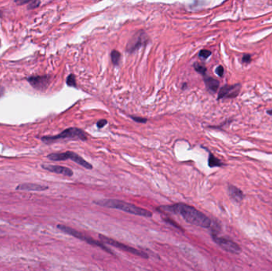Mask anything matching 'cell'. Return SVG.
<instances>
[{"instance_id": "obj_5", "label": "cell", "mask_w": 272, "mask_h": 271, "mask_svg": "<svg viewBox=\"0 0 272 271\" xmlns=\"http://www.w3.org/2000/svg\"><path fill=\"white\" fill-rule=\"evenodd\" d=\"M47 158L51 161H65V160H72L74 162H76L78 165H81L84 168L87 169H93V165L88 163L87 161L81 158L80 155L74 153V152H71V151H67V152H64V153H53L50 154L47 156Z\"/></svg>"}, {"instance_id": "obj_17", "label": "cell", "mask_w": 272, "mask_h": 271, "mask_svg": "<svg viewBox=\"0 0 272 271\" xmlns=\"http://www.w3.org/2000/svg\"><path fill=\"white\" fill-rule=\"evenodd\" d=\"M67 85L69 87H77V82H76V77L73 74H70V75L67 77L66 80Z\"/></svg>"}, {"instance_id": "obj_24", "label": "cell", "mask_w": 272, "mask_h": 271, "mask_svg": "<svg viewBox=\"0 0 272 271\" xmlns=\"http://www.w3.org/2000/svg\"><path fill=\"white\" fill-rule=\"evenodd\" d=\"M131 118H133V120L135 121V122H146L147 121V118H139V117H134L131 116Z\"/></svg>"}, {"instance_id": "obj_26", "label": "cell", "mask_w": 272, "mask_h": 271, "mask_svg": "<svg viewBox=\"0 0 272 271\" xmlns=\"http://www.w3.org/2000/svg\"><path fill=\"white\" fill-rule=\"evenodd\" d=\"M4 91H5V89H4L3 87H2V86H0V97H1V96H3Z\"/></svg>"}, {"instance_id": "obj_3", "label": "cell", "mask_w": 272, "mask_h": 271, "mask_svg": "<svg viewBox=\"0 0 272 271\" xmlns=\"http://www.w3.org/2000/svg\"><path fill=\"white\" fill-rule=\"evenodd\" d=\"M80 139V140H87V134L83 130L77 127H70L62 131L57 135L44 136L41 138V141L45 143L50 144L55 141L60 139Z\"/></svg>"}, {"instance_id": "obj_19", "label": "cell", "mask_w": 272, "mask_h": 271, "mask_svg": "<svg viewBox=\"0 0 272 271\" xmlns=\"http://www.w3.org/2000/svg\"><path fill=\"white\" fill-rule=\"evenodd\" d=\"M211 55V52L209 50H200V53H199V57L201 59H207L209 56Z\"/></svg>"}, {"instance_id": "obj_28", "label": "cell", "mask_w": 272, "mask_h": 271, "mask_svg": "<svg viewBox=\"0 0 272 271\" xmlns=\"http://www.w3.org/2000/svg\"><path fill=\"white\" fill-rule=\"evenodd\" d=\"M3 15V12L2 11H1V10H0V17H1V16Z\"/></svg>"}, {"instance_id": "obj_11", "label": "cell", "mask_w": 272, "mask_h": 271, "mask_svg": "<svg viewBox=\"0 0 272 271\" xmlns=\"http://www.w3.org/2000/svg\"><path fill=\"white\" fill-rule=\"evenodd\" d=\"M42 169L47 170V171L52 172V173L61 174V175L67 176V177H72L73 175V172L72 169L67 167L61 166V165H42Z\"/></svg>"}, {"instance_id": "obj_4", "label": "cell", "mask_w": 272, "mask_h": 271, "mask_svg": "<svg viewBox=\"0 0 272 271\" xmlns=\"http://www.w3.org/2000/svg\"><path fill=\"white\" fill-rule=\"evenodd\" d=\"M56 227H57L60 231L63 232L64 233L67 234V235H72V236L75 237V238H79V239H81V240L82 241H84V242L90 244V245L96 246V247H99V248L103 249L104 251H107L108 253H110V254H114L112 253V251H111V249H109L108 247H107L106 246H104V244L99 242V241L95 240L94 238H91V237L88 236V235H83L81 232H78V231L75 230V229H72L71 228V227H67V226H65V225H61V224H58L57 226H56Z\"/></svg>"}, {"instance_id": "obj_2", "label": "cell", "mask_w": 272, "mask_h": 271, "mask_svg": "<svg viewBox=\"0 0 272 271\" xmlns=\"http://www.w3.org/2000/svg\"><path fill=\"white\" fill-rule=\"evenodd\" d=\"M94 203L97 205L102 206V207L121 210L123 211L136 215V216H143V217H151L152 216V212H151L148 210L143 209V208H139L138 206L134 205L131 203H127L125 201H120V200L103 199L94 201Z\"/></svg>"}, {"instance_id": "obj_13", "label": "cell", "mask_w": 272, "mask_h": 271, "mask_svg": "<svg viewBox=\"0 0 272 271\" xmlns=\"http://www.w3.org/2000/svg\"><path fill=\"white\" fill-rule=\"evenodd\" d=\"M228 194H229L230 197L236 203H240L243 199L244 198V194L240 190V189H238L237 187L234 185H229L228 187Z\"/></svg>"}, {"instance_id": "obj_25", "label": "cell", "mask_w": 272, "mask_h": 271, "mask_svg": "<svg viewBox=\"0 0 272 271\" xmlns=\"http://www.w3.org/2000/svg\"><path fill=\"white\" fill-rule=\"evenodd\" d=\"M107 122H107V120H105V119H100V120H99L97 122L98 128H103V127L106 125Z\"/></svg>"}, {"instance_id": "obj_27", "label": "cell", "mask_w": 272, "mask_h": 271, "mask_svg": "<svg viewBox=\"0 0 272 271\" xmlns=\"http://www.w3.org/2000/svg\"><path fill=\"white\" fill-rule=\"evenodd\" d=\"M267 112V114H268V115H272V109H271V110H268Z\"/></svg>"}, {"instance_id": "obj_21", "label": "cell", "mask_w": 272, "mask_h": 271, "mask_svg": "<svg viewBox=\"0 0 272 271\" xmlns=\"http://www.w3.org/2000/svg\"><path fill=\"white\" fill-rule=\"evenodd\" d=\"M251 60H252V57H251L250 54H245V55H243V57H242V61H243V63L248 64L250 63Z\"/></svg>"}, {"instance_id": "obj_23", "label": "cell", "mask_w": 272, "mask_h": 271, "mask_svg": "<svg viewBox=\"0 0 272 271\" xmlns=\"http://www.w3.org/2000/svg\"><path fill=\"white\" fill-rule=\"evenodd\" d=\"M224 68L222 67V66H218L217 68L216 69V73L219 76H223V75H224Z\"/></svg>"}, {"instance_id": "obj_22", "label": "cell", "mask_w": 272, "mask_h": 271, "mask_svg": "<svg viewBox=\"0 0 272 271\" xmlns=\"http://www.w3.org/2000/svg\"><path fill=\"white\" fill-rule=\"evenodd\" d=\"M32 0H14V3H15L17 5H24V4L29 3Z\"/></svg>"}, {"instance_id": "obj_15", "label": "cell", "mask_w": 272, "mask_h": 271, "mask_svg": "<svg viewBox=\"0 0 272 271\" xmlns=\"http://www.w3.org/2000/svg\"><path fill=\"white\" fill-rule=\"evenodd\" d=\"M209 165L212 168V167H219L223 165V163L221 162V160L216 158V157L212 155V154H209Z\"/></svg>"}, {"instance_id": "obj_6", "label": "cell", "mask_w": 272, "mask_h": 271, "mask_svg": "<svg viewBox=\"0 0 272 271\" xmlns=\"http://www.w3.org/2000/svg\"><path fill=\"white\" fill-rule=\"evenodd\" d=\"M99 238H100V240L102 241V242H105V243H107V244H109V245H111V246H113V247H117V248L120 249V250H121V251H126V252L131 253V254H135V255L139 256V257H142V258H149V255H148L147 253L143 252V251H139V250H137V249L133 248V247H129V246L125 245V244L121 243V242H118V241L114 240V239H112V238H108V237L105 236V235H99Z\"/></svg>"}, {"instance_id": "obj_18", "label": "cell", "mask_w": 272, "mask_h": 271, "mask_svg": "<svg viewBox=\"0 0 272 271\" xmlns=\"http://www.w3.org/2000/svg\"><path fill=\"white\" fill-rule=\"evenodd\" d=\"M194 69H195V70L197 71V72L201 74L202 76H205L207 69H206L204 65H200V64L196 63L195 65H194Z\"/></svg>"}, {"instance_id": "obj_16", "label": "cell", "mask_w": 272, "mask_h": 271, "mask_svg": "<svg viewBox=\"0 0 272 271\" xmlns=\"http://www.w3.org/2000/svg\"><path fill=\"white\" fill-rule=\"evenodd\" d=\"M111 62L114 65H119L120 64V59H121V54L120 53V52L116 51V50H113L111 53Z\"/></svg>"}, {"instance_id": "obj_12", "label": "cell", "mask_w": 272, "mask_h": 271, "mask_svg": "<svg viewBox=\"0 0 272 271\" xmlns=\"http://www.w3.org/2000/svg\"><path fill=\"white\" fill-rule=\"evenodd\" d=\"M16 190H22V191H44L48 189V186L41 185H38V184H34V183H23L20 184L18 186H16Z\"/></svg>"}, {"instance_id": "obj_1", "label": "cell", "mask_w": 272, "mask_h": 271, "mask_svg": "<svg viewBox=\"0 0 272 271\" xmlns=\"http://www.w3.org/2000/svg\"><path fill=\"white\" fill-rule=\"evenodd\" d=\"M161 208L165 211L180 215L185 221L196 226L208 228L212 223L211 220L208 216L188 204L181 203V204H176L173 205L163 206Z\"/></svg>"}, {"instance_id": "obj_8", "label": "cell", "mask_w": 272, "mask_h": 271, "mask_svg": "<svg viewBox=\"0 0 272 271\" xmlns=\"http://www.w3.org/2000/svg\"><path fill=\"white\" fill-rule=\"evenodd\" d=\"M147 40H148V38H147V35L146 34L144 31H138L137 33H135L134 36L129 40L128 43H127V53H132L136 51V50H138L142 45H146V43L147 42Z\"/></svg>"}, {"instance_id": "obj_10", "label": "cell", "mask_w": 272, "mask_h": 271, "mask_svg": "<svg viewBox=\"0 0 272 271\" xmlns=\"http://www.w3.org/2000/svg\"><path fill=\"white\" fill-rule=\"evenodd\" d=\"M240 88H241V85L240 84H233V85H224L220 90L219 94H218V100L236 98L240 93Z\"/></svg>"}, {"instance_id": "obj_20", "label": "cell", "mask_w": 272, "mask_h": 271, "mask_svg": "<svg viewBox=\"0 0 272 271\" xmlns=\"http://www.w3.org/2000/svg\"><path fill=\"white\" fill-rule=\"evenodd\" d=\"M40 0H32L28 5V9L29 10H32V9H35L37 7H39L40 5Z\"/></svg>"}, {"instance_id": "obj_7", "label": "cell", "mask_w": 272, "mask_h": 271, "mask_svg": "<svg viewBox=\"0 0 272 271\" xmlns=\"http://www.w3.org/2000/svg\"><path fill=\"white\" fill-rule=\"evenodd\" d=\"M212 238L213 241L216 244L220 246L224 251L232 254H240L241 251V248L236 242H233L229 238H224V237H219L216 234H212Z\"/></svg>"}, {"instance_id": "obj_9", "label": "cell", "mask_w": 272, "mask_h": 271, "mask_svg": "<svg viewBox=\"0 0 272 271\" xmlns=\"http://www.w3.org/2000/svg\"><path fill=\"white\" fill-rule=\"evenodd\" d=\"M26 80L34 88L38 91H44L50 84V76H33Z\"/></svg>"}, {"instance_id": "obj_14", "label": "cell", "mask_w": 272, "mask_h": 271, "mask_svg": "<svg viewBox=\"0 0 272 271\" xmlns=\"http://www.w3.org/2000/svg\"><path fill=\"white\" fill-rule=\"evenodd\" d=\"M204 81L205 83L206 87L209 91L212 93H216L217 91L220 86V82L217 80L210 76H204Z\"/></svg>"}]
</instances>
